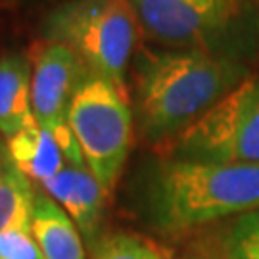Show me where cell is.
I'll return each instance as SVG.
<instances>
[{"mask_svg": "<svg viewBox=\"0 0 259 259\" xmlns=\"http://www.w3.org/2000/svg\"><path fill=\"white\" fill-rule=\"evenodd\" d=\"M8 156L29 181L38 185H45L67 165L60 142L50 131L40 127L35 117L8 139Z\"/></svg>", "mask_w": 259, "mask_h": 259, "instance_id": "obj_9", "label": "cell"}, {"mask_svg": "<svg viewBox=\"0 0 259 259\" xmlns=\"http://www.w3.org/2000/svg\"><path fill=\"white\" fill-rule=\"evenodd\" d=\"M133 71L137 119L152 144H171L251 73L242 60L146 45Z\"/></svg>", "mask_w": 259, "mask_h": 259, "instance_id": "obj_1", "label": "cell"}, {"mask_svg": "<svg viewBox=\"0 0 259 259\" xmlns=\"http://www.w3.org/2000/svg\"><path fill=\"white\" fill-rule=\"evenodd\" d=\"M0 259H42L31 231H8L0 234Z\"/></svg>", "mask_w": 259, "mask_h": 259, "instance_id": "obj_15", "label": "cell"}, {"mask_svg": "<svg viewBox=\"0 0 259 259\" xmlns=\"http://www.w3.org/2000/svg\"><path fill=\"white\" fill-rule=\"evenodd\" d=\"M67 125L84 165L111 194L135 139L129 94L121 93L108 79L91 73L71 98Z\"/></svg>", "mask_w": 259, "mask_h": 259, "instance_id": "obj_5", "label": "cell"}, {"mask_svg": "<svg viewBox=\"0 0 259 259\" xmlns=\"http://www.w3.org/2000/svg\"><path fill=\"white\" fill-rule=\"evenodd\" d=\"M33 119L31 62L19 54L0 60V133L10 139Z\"/></svg>", "mask_w": 259, "mask_h": 259, "instance_id": "obj_11", "label": "cell"}, {"mask_svg": "<svg viewBox=\"0 0 259 259\" xmlns=\"http://www.w3.org/2000/svg\"><path fill=\"white\" fill-rule=\"evenodd\" d=\"M31 108L40 127L60 142L67 163L84 165L81 150L67 125V110L79 84L91 75L83 60L71 48L52 40H40L31 48Z\"/></svg>", "mask_w": 259, "mask_h": 259, "instance_id": "obj_7", "label": "cell"}, {"mask_svg": "<svg viewBox=\"0 0 259 259\" xmlns=\"http://www.w3.org/2000/svg\"><path fill=\"white\" fill-rule=\"evenodd\" d=\"M225 259H259V209L231 223L223 236Z\"/></svg>", "mask_w": 259, "mask_h": 259, "instance_id": "obj_13", "label": "cell"}, {"mask_svg": "<svg viewBox=\"0 0 259 259\" xmlns=\"http://www.w3.org/2000/svg\"><path fill=\"white\" fill-rule=\"evenodd\" d=\"M171 159L259 165V71L169 144Z\"/></svg>", "mask_w": 259, "mask_h": 259, "instance_id": "obj_6", "label": "cell"}, {"mask_svg": "<svg viewBox=\"0 0 259 259\" xmlns=\"http://www.w3.org/2000/svg\"><path fill=\"white\" fill-rule=\"evenodd\" d=\"M93 259H165V255L139 234L115 232L98 242Z\"/></svg>", "mask_w": 259, "mask_h": 259, "instance_id": "obj_14", "label": "cell"}, {"mask_svg": "<svg viewBox=\"0 0 259 259\" xmlns=\"http://www.w3.org/2000/svg\"><path fill=\"white\" fill-rule=\"evenodd\" d=\"M37 190L12 161L0 165V234L31 231Z\"/></svg>", "mask_w": 259, "mask_h": 259, "instance_id": "obj_12", "label": "cell"}, {"mask_svg": "<svg viewBox=\"0 0 259 259\" xmlns=\"http://www.w3.org/2000/svg\"><path fill=\"white\" fill-rule=\"evenodd\" d=\"M40 186L56 204L64 207L77 229L87 238H91L100 223L108 196L100 181L91 173V169L87 165L67 163L58 175Z\"/></svg>", "mask_w": 259, "mask_h": 259, "instance_id": "obj_8", "label": "cell"}, {"mask_svg": "<svg viewBox=\"0 0 259 259\" xmlns=\"http://www.w3.org/2000/svg\"><path fill=\"white\" fill-rule=\"evenodd\" d=\"M159 225L185 232L259 209V165L169 159L156 179Z\"/></svg>", "mask_w": 259, "mask_h": 259, "instance_id": "obj_2", "label": "cell"}, {"mask_svg": "<svg viewBox=\"0 0 259 259\" xmlns=\"http://www.w3.org/2000/svg\"><path fill=\"white\" fill-rule=\"evenodd\" d=\"M45 40L71 48L91 73L129 94L127 75L142 31L127 0L64 2L45 21Z\"/></svg>", "mask_w": 259, "mask_h": 259, "instance_id": "obj_4", "label": "cell"}, {"mask_svg": "<svg viewBox=\"0 0 259 259\" xmlns=\"http://www.w3.org/2000/svg\"><path fill=\"white\" fill-rule=\"evenodd\" d=\"M31 232L42 259H84L81 231L47 192H37Z\"/></svg>", "mask_w": 259, "mask_h": 259, "instance_id": "obj_10", "label": "cell"}, {"mask_svg": "<svg viewBox=\"0 0 259 259\" xmlns=\"http://www.w3.org/2000/svg\"><path fill=\"white\" fill-rule=\"evenodd\" d=\"M142 40L240 60L255 42L259 14L251 0H127Z\"/></svg>", "mask_w": 259, "mask_h": 259, "instance_id": "obj_3", "label": "cell"}]
</instances>
